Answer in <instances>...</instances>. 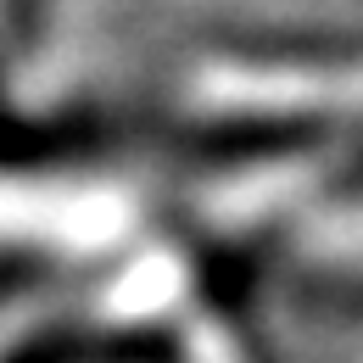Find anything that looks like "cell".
Instances as JSON below:
<instances>
[{
    "instance_id": "obj_1",
    "label": "cell",
    "mask_w": 363,
    "mask_h": 363,
    "mask_svg": "<svg viewBox=\"0 0 363 363\" xmlns=\"http://www.w3.org/2000/svg\"><path fill=\"white\" fill-rule=\"evenodd\" d=\"M40 6L45 0H0V73L11 67L17 50H28V40L40 34ZM0 118H11L6 101H0Z\"/></svg>"
}]
</instances>
